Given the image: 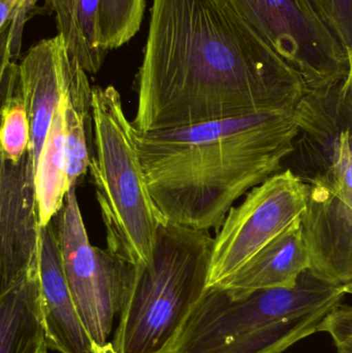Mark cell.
<instances>
[{
    "instance_id": "obj_1",
    "label": "cell",
    "mask_w": 352,
    "mask_h": 353,
    "mask_svg": "<svg viewBox=\"0 0 352 353\" xmlns=\"http://www.w3.org/2000/svg\"><path fill=\"white\" fill-rule=\"evenodd\" d=\"M136 91L143 132L291 113L308 93L229 0H152Z\"/></svg>"
},
{
    "instance_id": "obj_2",
    "label": "cell",
    "mask_w": 352,
    "mask_h": 353,
    "mask_svg": "<svg viewBox=\"0 0 352 353\" xmlns=\"http://www.w3.org/2000/svg\"><path fill=\"white\" fill-rule=\"evenodd\" d=\"M299 134L293 112L161 132L136 130L149 192L165 221L210 232L234 203L280 172Z\"/></svg>"
},
{
    "instance_id": "obj_3",
    "label": "cell",
    "mask_w": 352,
    "mask_h": 353,
    "mask_svg": "<svg viewBox=\"0 0 352 353\" xmlns=\"http://www.w3.org/2000/svg\"><path fill=\"white\" fill-rule=\"evenodd\" d=\"M299 126L289 170L306 186L302 230L310 269L352 283V116L334 86L307 93L293 111Z\"/></svg>"
},
{
    "instance_id": "obj_4",
    "label": "cell",
    "mask_w": 352,
    "mask_h": 353,
    "mask_svg": "<svg viewBox=\"0 0 352 353\" xmlns=\"http://www.w3.org/2000/svg\"><path fill=\"white\" fill-rule=\"evenodd\" d=\"M349 294L352 283H333L311 269L293 288L242 298L208 288L165 353H282L320 332Z\"/></svg>"
},
{
    "instance_id": "obj_5",
    "label": "cell",
    "mask_w": 352,
    "mask_h": 353,
    "mask_svg": "<svg viewBox=\"0 0 352 353\" xmlns=\"http://www.w3.org/2000/svg\"><path fill=\"white\" fill-rule=\"evenodd\" d=\"M210 232L163 222L150 265L136 267L113 353H165L208 288Z\"/></svg>"
},
{
    "instance_id": "obj_6",
    "label": "cell",
    "mask_w": 352,
    "mask_h": 353,
    "mask_svg": "<svg viewBox=\"0 0 352 353\" xmlns=\"http://www.w3.org/2000/svg\"><path fill=\"white\" fill-rule=\"evenodd\" d=\"M91 181L105 230L107 249L136 267L150 265L159 226L165 222L145 178L119 91L93 87Z\"/></svg>"
},
{
    "instance_id": "obj_7",
    "label": "cell",
    "mask_w": 352,
    "mask_h": 353,
    "mask_svg": "<svg viewBox=\"0 0 352 353\" xmlns=\"http://www.w3.org/2000/svg\"><path fill=\"white\" fill-rule=\"evenodd\" d=\"M54 222L74 306L101 352L113 353L110 337L114 321L121 312L136 265L109 249L91 245L76 187L68 190Z\"/></svg>"
},
{
    "instance_id": "obj_8",
    "label": "cell",
    "mask_w": 352,
    "mask_h": 353,
    "mask_svg": "<svg viewBox=\"0 0 352 353\" xmlns=\"http://www.w3.org/2000/svg\"><path fill=\"white\" fill-rule=\"evenodd\" d=\"M229 2L301 76L308 93L330 88L349 74V56L309 0Z\"/></svg>"
},
{
    "instance_id": "obj_9",
    "label": "cell",
    "mask_w": 352,
    "mask_h": 353,
    "mask_svg": "<svg viewBox=\"0 0 352 353\" xmlns=\"http://www.w3.org/2000/svg\"><path fill=\"white\" fill-rule=\"evenodd\" d=\"M307 209L303 181L291 170L279 172L229 210L213 242L208 288H216L293 223Z\"/></svg>"
},
{
    "instance_id": "obj_10",
    "label": "cell",
    "mask_w": 352,
    "mask_h": 353,
    "mask_svg": "<svg viewBox=\"0 0 352 353\" xmlns=\"http://www.w3.org/2000/svg\"><path fill=\"white\" fill-rule=\"evenodd\" d=\"M41 222L28 152L0 161V292L39 268Z\"/></svg>"
},
{
    "instance_id": "obj_11",
    "label": "cell",
    "mask_w": 352,
    "mask_h": 353,
    "mask_svg": "<svg viewBox=\"0 0 352 353\" xmlns=\"http://www.w3.org/2000/svg\"><path fill=\"white\" fill-rule=\"evenodd\" d=\"M19 68L30 122L28 154L35 173L54 115L70 80L72 58L65 39L61 34L41 39L27 51Z\"/></svg>"
},
{
    "instance_id": "obj_12",
    "label": "cell",
    "mask_w": 352,
    "mask_h": 353,
    "mask_svg": "<svg viewBox=\"0 0 352 353\" xmlns=\"http://www.w3.org/2000/svg\"><path fill=\"white\" fill-rule=\"evenodd\" d=\"M39 276L48 348L61 353H103L93 341L72 301L54 219L41 230Z\"/></svg>"
},
{
    "instance_id": "obj_13",
    "label": "cell",
    "mask_w": 352,
    "mask_h": 353,
    "mask_svg": "<svg viewBox=\"0 0 352 353\" xmlns=\"http://www.w3.org/2000/svg\"><path fill=\"white\" fill-rule=\"evenodd\" d=\"M301 220L271 241L243 267L214 288L231 298H242L258 290L291 288L311 267Z\"/></svg>"
},
{
    "instance_id": "obj_14",
    "label": "cell",
    "mask_w": 352,
    "mask_h": 353,
    "mask_svg": "<svg viewBox=\"0 0 352 353\" xmlns=\"http://www.w3.org/2000/svg\"><path fill=\"white\" fill-rule=\"evenodd\" d=\"M45 343L39 268L0 292V353H35Z\"/></svg>"
},
{
    "instance_id": "obj_15",
    "label": "cell",
    "mask_w": 352,
    "mask_h": 353,
    "mask_svg": "<svg viewBox=\"0 0 352 353\" xmlns=\"http://www.w3.org/2000/svg\"><path fill=\"white\" fill-rule=\"evenodd\" d=\"M45 8L55 14L58 34L65 39L70 58L87 74H97L109 53L99 37V0H45Z\"/></svg>"
},
{
    "instance_id": "obj_16",
    "label": "cell",
    "mask_w": 352,
    "mask_h": 353,
    "mask_svg": "<svg viewBox=\"0 0 352 353\" xmlns=\"http://www.w3.org/2000/svg\"><path fill=\"white\" fill-rule=\"evenodd\" d=\"M65 94L66 91L54 115L35 171V188L41 228L48 225L57 216L70 189L65 155Z\"/></svg>"
},
{
    "instance_id": "obj_17",
    "label": "cell",
    "mask_w": 352,
    "mask_h": 353,
    "mask_svg": "<svg viewBox=\"0 0 352 353\" xmlns=\"http://www.w3.org/2000/svg\"><path fill=\"white\" fill-rule=\"evenodd\" d=\"M1 83V157L18 163L28 152L30 122L25 107L19 64L0 70Z\"/></svg>"
},
{
    "instance_id": "obj_18",
    "label": "cell",
    "mask_w": 352,
    "mask_h": 353,
    "mask_svg": "<svg viewBox=\"0 0 352 353\" xmlns=\"http://www.w3.org/2000/svg\"><path fill=\"white\" fill-rule=\"evenodd\" d=\"M146 0H99V30L105 51L127 43L140 30Z\"/></svg>"
},
{
    "instance_id": "obj_19",
    "label": "cell",
    "mask_w": 352,
    "mask_h": 353,
    "mask_svg": "<svg viewBox=\"0 0 352 353\" xmlns=\"http://www.w3.org/2000/svg\"><path fill=\"white\" fill-rule=\"evenodd\" d=\"M64 118L68 185L70 188H72L78 186L90 167L88 139L92 134V123L87 121L84 116L72 107L66 94Z\"/></svg>"
},
{
    "instance_id": "obj_20",
    "label": "cell",
    "mask_w": 352,
    "mask_h": 353,
    "mask_svg": "<svg viewBox=\"0 0 352 353\" xmlns=\"http://www.w3.org/2000/svg\"><path fill=\"white\" fill-rule=\"evenodd\" d=\"M318 16L352 61V0H309Z\"/></svg>"
},
{
    "instance_id": "obj_21",
    "label": "cell",
    "mask_w": 352,
    "mask_h": 353,
    "mask_svg": "<svg viewBox=\"0 0 352 353\" xmlns=\"http://www.w3.org/2000/svg\"><path fill=\"white\" fill-rule=\"evenodd\" d=\"M320 332L332 337L338 353H352V306L335 308L322 321Z\"/></svg>"
},
{
    "instance_id": "obj_22",
    "label": "cell",
    "mask_w": 352,
    "mask_h": 353,
    "mask_svg": "<svg viewBox=\"0 0 352 353\" xmlns=\"http://www.w3.org/2000/svg\"><path fill=\"white\" fill-rule=\"evenodd\" d=\"M37 2V0H17L12 12V24L8 29V51L12 59H16L20 56L25 24L30 18L31 12L34 10Z\"/></svg>"
},
{
    "instance_id": "obj_23",
    "label": "cell",
    "mask_w": 352,
    "mask_h": 353,
    "mask_svg": "<svg viewBox=\"0 0 352 353\" xmlns=\"http://www.w3.org/2000/svg\"><path fill=\"white\" fill-rule=\"evenodd\" d=\"M335 87L339 101L352 116V61L349 65V74L341 82L335 85Z\"/></svg>"
},
{
    "instance_id": "obj_24",
    "label": "cell",
    "mask_w": 352,
    "mask_h": 353,
    "mask_svg": "<svg viewBox=\"0 0 352 353\" xmlns=\"http://www.w3.org/2000/svg\"><path fill=\"white\" fill-rule=\"evenodd\" d=\"M17 0H0V33L10 28Z\"/></svg>"
},
{
    "instance_id": "obj_25",
    "label": "cell",
    "mask_w": 352,
    "mask_h": 353,
    "mask_svg": "<svg viewBox=\"0 0 352 353\" xmlns=\"http://www.w3.org/2000/svg\"><path fill=\"white\" fill-rule=\"evenodd\" d=\"M35 353H48L47 343H45L43 344V346H41V347H39V350H37V352Z\"/></svg>"
}]
</instances>
